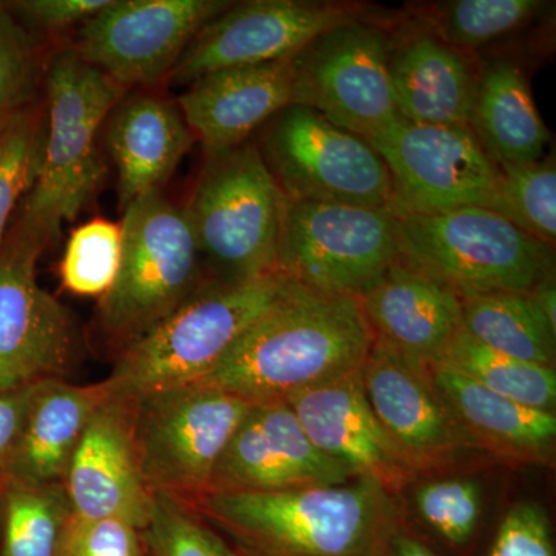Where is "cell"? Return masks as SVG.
I'll list each match as a JSON object with an SVG mask.
<instances>
[{
  "label": "cell",
  "mask_w": 556,
  "mask_h": 556,
  "mask_svg": "<svg viewBox=\"0 0 556 556\" xmlns=\"http://www.w3.org/2000/svg\"><path fill=\"white\" fill-rule=\"evenodd\" d=\"M188 506L239 556H388L396 495L368 478L280 492H207Z\"/></svg>",
  "instance_id": "6da1fadb"
},
{
  "label": "cell",
  "mask_w": 556,
  "mask_h": 556,
  "mask_svg": "<svg viewBox=\"0 0 556 556\" xmlns=\"http://www.w3.org/2000/svg\"><path fill=\"white\" fill-rule=\"evenodd\" d=\"M375 343L361 302L291 280L201 386L251 404L285 402L358 371Z\"/></svg>",
  "instance_id": "7a4b0ae2"
},
{
  "label": "cell",
  "mask_w": 556,
  "mask_h": 556,
  "mask_svg": "<svg viewBox=\"0 0 556 556\" xmlns=\"http://www.w3.org/2000/svg\"><path fill=\"white\" fill-rule=\"evenodd\" d=\"M46 135L38 174L14 222L49 247L62 223L73 222L105 177L100 134L126 89L80 60L70 43L47 58Z\"/></svg>",
  "instance_id": "3957f363"
},
{
  "label": "cell",
  "mask_w": 556,
  "mask_h": 556,
  "mask_svg": "<svg viewBox=\"0 0 556 556\" xmlns=\"http://www.w3.org/2000/svg\"><path fill=\"white\" fill-rule=\"evenodd\" d=\"M289 283L280 273L248 281L206 278L169 316L118 351L108 378L113 396L137 401L206 378Z\"/></svg>",
  "instance_id": "277c9868"
},
{
  "label": "cell",
  "mask_w": 556,
  "mask_h": 556,
  "mask_svg": "<svg viewBox=\"0 0 556 556\" xmlns=\"http://www.w3.org/2000/svg\"><path fill=\"white\" fill-rule=\"evenodd\" d=\"M285 199L254 139L204 153L182 206L206 278L248 281L278 273Z\"/></svg>",
  "instance_id": "5b68a950"
},
{
  "label": "cell",
  "mask_w": 556,
  "mask_h": 556,
  "mask_svg": "<svg viewBox=\"0 0 556 556\" xmlns=\"http://www.w3.org/2000/svg\"><path fill=\"white\" fill-rule=\"evenodd\" d=\"M396 217L402 262L460 300L493 292H532L554 277V248L490 208Z\"/></svg>",
  "instance_id": "8992f818"
},
{
  "label": "cell",
  "mask_w": 556,
  "mask_h": 556,
  "mask_svg": "<svg viewBox=\"0 0 556 556\" xmlns=\"http://www.w3.org/2000/svg\"><path fill=\"white\" fill-rule=\"evenodd\" d=\"M119 225L118 276L98 305L102 334L116 351L169 316L206 280L185 211L163 190L130 203Z\"/></svg>",
  "instance_id": "52a82bcc"
},
{
  "label": "cell",
  "mask_w": 556,
  "mask_h": 556,
  "mask_svg": "<svg viewBox=\"0 0 556 556\" xmlns=\"http://www.w3.org/2000/svg\"><path fill=\"white\" fill-rule=\"evenodd\" d=\"M260 155L288 201L390 207L386 161L367 139L291 104L254 135Z\"/></svg>",
  "instance_id": "ba28073f"
},
{
  "label": "cell",
  "mask_w": 556,
  "mask_h": 556,
  "mask_svg": "<svg viewBox=\"0 0 556 556\" xmlns=\"http://www.w3.org/2000/svg\"><path fill=\"white\" fill-rule=\"evenodd\" d=\"M131 404L146 484L186 504L208 492L215 468L252 405L201 383L170 388Z\"/></svg>",
  "instance_id": "9c48e42d"
},
{
  "label": "cell",
  "mask_w": 556,
  "mask_h": 556,
  "mask_svg": "<svg viewBox=\"0 0 556 556\" xmlns=\"http://www.w3.org/2000/svg\"><path fill=\"white\" fill-rule=\"evenodd\" d=\"M401 260L393 208L287 200L277 270L289 280L361 298Z\"/></svg>",
  "instance_id": "30bf717a"
},
{
  "label": "cell",
  "mask_w": 556,
  "mask_h": 556,
  "mask_svg": "<svg viewBox=\"0 0 556 556\" xmlns=\"http://www.w3.org/2000/svg\"><path fill=\"white\" fill-rule=\"evenodd\" d=\"M390 33L364 14L311 40L291 58L292 104L365 139L396 123Z\"/></svg>",
  "instance_id": "8fae6325"
},
{
  "label": "cell",
  "mask_w": 556,
  "mask_h": 556,
  "mask_svg": "<svg viewBox=\"0 0 556 556\" xmlns=\"http://www.w3.org/2000/svg\"><path fill=\"white\" fill-rule=\"evenodd\" d=\"M386 161L396 215H431L460 207H492L500 167L470 127L397 119L367 139Z\"/></svg>",
  "instance_id": "7c38bea8"
},
{
  "label": "cell",
  "mask_w": 556,
  "mask_h": 556,
  "mask_svg": "<svg viewBox=\"0 0 556 556\" xmlns=\"http://www.w3.org/2000/svg\"><path fill=\"white\" fill-rule=\"evenodd\" d=\"M46 248L16 222L0 247V390L64 379L78 356L75 321L36 276Z\"/></svg>",
  "instance_id": "4fadbf2b"
},
{
  "label": "cell",
  "mask_w": 556,
  "mask_h": 556,
  "mask_svg": "<svg viewBox=\"0 0 556 556\" xmlns=\"http://www.w3.org/2000/svg\"><path fill=\"white\" fill-rule=\"evenodd\" d=\"M229 0H110L70 47L127 91L166 83L190 40Z\"/></svg>",
  "instance_id": "5bb4252c"
},
{
  "label": "cell",
  "mask_w": 556,
  "mask_h": 556,
  "mask_svg": "<svg viewBox=\"0 0 556 556\" xmlns=\"http://www.w3.org/2000/svg\"><path fill=\"white\" fill-rule=\"evenodd\" d=\"M364 14V5L346 2H232L190 40L166 83L188 87L219 70L289 60L317 36Z\"/></svg>",
  "instance_id": "9a60e30c"
},
{
  "label": "cell",
  "mask_w": 556,
  "mask_h": 556,
  "mask_svg": "<svg viewBox=\"0 0 556 556\" xmlns=\"http://www.w3.org/2000/svg\"><path fill=\"white\" fill-rule=\"evenodd\" d=\"M354 478L311 442L287 402H260L230 439L208 492H280Z\"/></svg>",
  "instance_id": "2e32d148"
},
{
  "label": "cell",
  "mask_w": 556,
  "mask_h": 556,
  "mask_svg": "<svg viewBox=\"0 0 556 556\" xmlns=\"http://www.w3.org/2000/svg\"><path fill=\"white\" fill-rule=\"evenodd\" d=\"M361 379L380 426L417 473L447 466L470 445L427 367L375 340Z\"/></svg>",
  "instance_id": "e0dca14e"
},
{
  "label": "cell",
  "mask_w": 556,
  "mask_h": 556,
  "mask_svg": "<svg viewBox=\"0 0 556 556\" xmlns=\"http://www.w3.org/2000/svg\"><path fill=\"white\" fill-rule=\"evenodd\" d=\"M73 517L118 519L144 529L152 490L142 477L134 433V404L110 396L91 416L64 481Z\"/></svg>",
  "instance_id": "ac0fdd59"
},
{
  "label": "cell",
  "mask_w": 556,
  "mask_h": 556,
  "mask_svg": "<svg viewBox=\"0 0 556 556\" xmlns=\"http://www.w3.org/2000/svg\"><path fill=\"white\" fill-rule=\"evenodd\" d=\"M285 402L311 442L357 478L372 479L397 495L419 475L380 426L365 396L361 369Z\"/></svg>",
  "instance_id": "d6986e66"
},
{
  "label": "cell",
  "mask_w": 556,
  "mask_h": 556,
  "mask_svg": "<svg viewBox=\"0 0 556 556\" xmlns=\"http://www.w3.org/2000/svg\"><path fill=\"white\" fill-rule=\"evenodd\" d=\"M177 104L204 153L237 148L292 104L291 58L211 73L186 87Z\"/></svg>",
  "instance_id": "ffe728a7"
},
{
  "label": "cell",
  "mask_w": 556,
  "mask_h": 556,
  "mask_svg": "<svg viewBox=\"0 0 556 556\" xmlns=\"http://www.w3.org/2000/svg\"><path fill=\"white\" fill-rule=\"evenodd\" d=\"M357 299L375 340L422 367L439 364L463 329V300L402 260Z\"/></svg>",
  "instance_id": "44dd1931"
},
{
  "label": "cell",
  "mask_w": 556,
  "mask_h": 556,
  "mask_svg": "<svg viewBox=\"0 0 556 556\" xmlns=\"http://www.w3.org/2000/svg\"><path fill=\"white\" fill-rule=\"evenodd\" d=\"M388 75L402 119L468 127L478 78L473 54L453 49L416 21L390 33Z\"/></svg>",
  "instance_id": "7402d4cb"
},
{
  "label": "cell",
  "mask_w": 556,
  "mask_h": 556,
  "mask_svg": "<svg viewBox=\"0 0 556 556\" xmlns=\"http://www.w3.org/2000/svg\"><path fill=\"white\" fill-rule=\"evenodd\" d=\"M177 100L153 89L127 91L105 121V142L118 172V203L163 190L192 149Z\"/></svg>",
  "instance_id": "603a6c76"
},
{
  "label": "cell",
  "mask_w": 556,
  "mask_h": 556,
  "mask_svg": "<svg viewBox=\"0 0 556 556\" xmlns=\"http://www.w3.org/2000/svg\"><path fill=\"white\" fill-rule=\"evenodd\" d=\"M110 396L108 379L89 386H75L64 379L40 383L24 430L0 467L5 478L62 485L87 424Z\"/></svg>",
  "instance_id": "cb8c5ba5"
},
{
  "label": "cell",
  "mask_w": 556,
  "mask_h": 556,
  "mask_svg": "<svg viewBox=\"0 0 556 556\" xmlns=\"http://www.w3.org/2000/svg\"><path fill=\"white\" fill-rule=\"evenodd\" d=\"M428 372L470 444L511 463H548L554 455V413L497 396L445 365L428 367Z\"/></svg>",
  "instance_id": "d4e9b609"
},
{
  "label": "cell",
  "mask_w": 556,
  "mask_h": 556,
  "mask_svg": "<svg viewBox=\"0 0 556 556\" xmlns=\"http://www.w3.org/2000/svg\"><path fill=\"white\" fill-rule=\"evenodd\" d=\"M468 127L500 170L544 159L551 139L525 70L506 58L478 65Z\"/></svg>",
  "instance_id": "484cf974"
},
{
  "label": "cell",
  "mask_w": 556,
  "mask_h": 556,
  "mask_svg": "<svg viewBox=\"0 0 556 556\" xmlns=\"http://www.w3.org/2000/svg\"><path fill=\"white\" fill-rule=\"evenodd\" d=\"M463 329L504 356L554 367L556 331L530 292H493L463 300Z\"/></svg>",
  "instance_id": "4316f807"
},
{
  "label": "cell",
  "mask_w": 556,
  "mask_h": 556,
  "mask_svg": "<svg viewBox=\"0 0 556 556\" xmlns=\"http://www.w3.org/2000/svg\"><path fill=\"white\" fill-rule=\"evenodd\" d=\"M0 556H62L72 519L64 486L7 479Z\"/></svg>",
  "instance_id": "83f0119b"
},
{
  "label": "cell",
  "mask_w": 556,
  "mask_h": 556,
  "mask_svg": "<svg viewBox=\"0 0 556 556\" xmlns=\"http://www.w3.org/2000/svg\"><path fill=\"white\" fill-rule=\"evenodd\" d=\"M439 364L467 376L497 396L510 399L526 407L554 413V367L530 364L495 353L471 339L464 329L457 332Z\"/></svg>",
  "instance_id": "f1b7e54d"
},
{
  "label": "cell",
  "mask_w": 556,
  "mask_h": 556,
  "mask_svg": "<svg viewBox=\"0 0 556 556\" xmlns=\"http://www.w3.org/2000/svg\"><path fill=\"white\" fill-rule=\"evenodd\" d=\"M547 5L541 0H450L428 5L417 22L453 49L473 54L527 27Z\"/></svg>",
  "instance_id": "f546056e"
},
{
  "label": "cell",
  "mask_w": 556,
  "mask_h": 556,
  "mask_svg": "<svg viewBox=\"0 0 556 556\" xmlns=\"http://www.w3.org/2000/svg\"><path fill=\"white\" fill-rule=\"evenodd\" d=\"M490 211L529 233L541 243L555 247L556 164L548 155L536 163L501 170L500 188Z\"/></svg>",
  "instance_id": "4dcf8cb0"
},
{
  "label": "cell",
  "mask_w": 556,
  "mask_h": 556,
  "mask_svg": "<svg viewBox=\"0 0 556 556\" xmlns=\"http://www.w3.org/2000/svg\"><path fill=\"white\" fill-rule=\"evenodd\" d=\"M46 135L43 100L22 110L0 127V247L14 212L38 174Z\"/></svg>",
  "instance_id": "1f68e13d"
},
{
  "label": "cell",
  "mask_w": 556,
  "mask_h": 556,
  "mask_svg": "<svg viewBox=\"0 0 556 556\" xmlns=\"http://www.w3.org/2000/svg\"><path fill=\"white\" fill-rule=\"evenodd\" d=\"M123 230L119 223L94 218L73 230L61 260L64 289L79 298L101 299L118 276Z\"/></svg>",
  "instance_id": "d6a6232c"
},
{
  "label": "cell",
  "mask_w": 556,
  "mask_h": 556,
  "mask_svg": "<svg viewBox=\"0 0 556 556\" xmlns=\"http://www.w3.org/2000/svg\"><path fill=\"white\" fill-rule=\"evenodd\" d=\"M49 53L43 40L21 24L7 2H0V127L40 101Z\"/></svg>",
  "instance_id": "836d02e7"
},
{
  "label": "cell",
  "mask_w": 556,
  "mask_h": 556,
  "mask_svg": "<svg viewBox=\"0 0 556 556\" xmlns=\"http://www.w3.org/2000/svg\"><path fill=\"white\" fill-rule=\"evenodd\" d=\"M141 536L149 556H239L195 510L167 493L152 492Z\"/></svg>",
  "instance_id": "e575fe53"
},
{
  "label": "cell",
  "mask_w": 556,
  "mask_h": 556,
  "mask_svg": "<svg viewBox=\"0 0 556 556\" xmlns=\"http://www.w3.org/2000/svg\"><path fill=\"white\" fill-rule=\"evenodd\" d=\"M416 507L438 536L452 546H466L481 519V485L468 478L426 482L417 489Z\"/></svg>",
  "instance_id": "d590c367"
},
{
  "label": "cell",
  "mask_w": 556,
  "mask_h": 556,
  "mask_svg": "<svg viewBox=\"0 0 556 556\" xmlns=\"http://www.w3.org/2000/svg\"><path fill=\"white\" fill-rule=\"evenodd\" d=\"M62 556H148L141 530L118 519H70Z\"/></svg>",
  "instance_id": "8d00e7d4"
},
{
  "label": "cell",
  "mask_w": 556,
  "mask_h": 556,
  "mask_svg": "<svg viewBox=\"0 0 556 556\" xmlns=\"http://www.w3.org/2000/svg\"><path fill=\"white\" fill-rule=\"evenodd\" d=\"M489 556H555L546 510L529 501L511 507L497 529Z\"/></svg>",
  "instance_id": "74e56055"
},
{
  "label": "cell",
  "mask_w": 556,
  "mask_h": 556,
  "mask_svg": "<svg viewBox=\"0 0 556 556\" xmlns=\"http://www.w3.org/2000/svg\"><path fill=\"white\" fill-rule=\"evenodd\" d=\"M110 0H14L7 2L21 24L36 38L54 36L76 25L109 5Z\"/></svg>",
  "instance_id": "f35d334b"
},
{
  "label": "cell",
  "mask_w": 556,
  "mask_h": 556,
  "mask_svg": "<svg viewBox=\"0 0 556 556\" xmlns=\"http://www.w3.org/2000/svg\"><path fill=\"white\" fill-rule=\"evenodd\" d=\"M40 383L0 390V467L9 459L24 430Z\"/></svg>",
  "instance_id": "ab89813d"
},
{
  "label": "cell",
  "mask_w": 556,
  "mask_h": 556,
  "mask_svg": "<svg viewBox=\"0 0 556 556\" xmlns=\"http://www.w3.org/2000/svg\"><path fill=\"white\" fill-rule=\"evenodd\" d=\"M388 556H438L427 546L426 543L412 535V533L404 530V527L394 533L391 540L390 552Z\"/></svg>",
  "instance_id": "60d3db41"
},
{
  "label": "cell",
  "mask_w": 556,
  "mask_h": 556,
  "mask_svg": "<svg viewBox=\"0 0 556 556\" xmlns=\"http://www.w3.org/2000/svg\"><path fill=\"white\" fill-rule=\"evenodd\" d=\"M532 299L535 300L538 308L546 317L548 325L556 331V289L554 277L547 278L543 283L538 285L532 292Z\"/></svg>",
  "instance_id": "b9f144b4"
},
{
  "label": "cell",
  "mask_w": 556,
  "mask_h": 556,
  "mask_svg": "<svg viewBox=\"0 0 556 556\" xmlns=\"http://www.w3.org/2000/svg\"><path fill=\"white\" fill-rule=\"evenodd\" d=\"M149 556V555H148Z\"/></svg>",
  "instance_id": "7bdbcfd3"
}]
</instances>
